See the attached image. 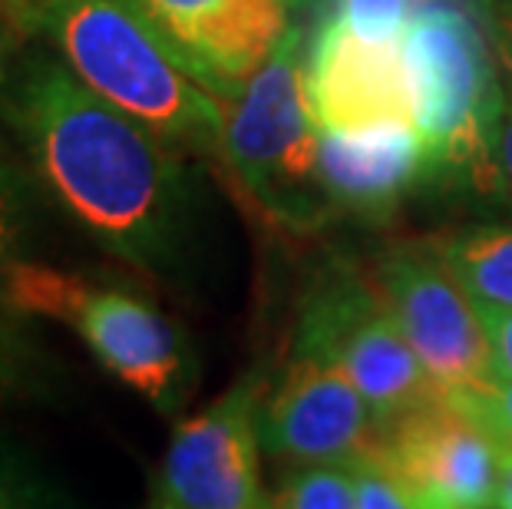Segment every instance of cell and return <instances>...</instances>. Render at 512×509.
<instances>
[{
    "mask_svg": "<svg viewBox=\"0 0 512 509\" xmlns=\"http://www.w3.org/2000/svg\"><path fill=\"white\" fill-rule=\"evenodd\" d=\"M40 186L106 252L139 272H169L192 235L185 159L73 77L63 60H27L4 96Z\"/></svg>",
    "mask_w": 512,
    "mask_h": 509,
    "instance_id": "cell-1",
    "label": "cell"
},
{
    "mask_svg": "<svg viewBox=\"0 0 512 509\" xmlns=\"http://www.w3.org/2000/svg\"><path fill=\"white\" fill-rule=\"evenodd\" d=\"M43 30L73 77L172 146L219 149L225 100L192 77L133 0H47Z\"/></svg>",
    "mask_w": 512,
    "mask_h": 509,
    "instance_id": "cell-2",
    "label": "cell"
},
{
    "mask_svg": "<svg viewBox=\"0 0 512 509\" xmlns=\"http://www.w3.org/2000/svg\"><path fill=\"white\" fill-rule=\"evenodd\" d=\"M318 143L301 30L291 27L245 90L225 100L219 153L255 205L304 232L331 212L318 179Z\"/></svg>",
    "mask_w": 512,
    "mask_h": 509,
    "instance_id": "cell-3",
    "label": "cell"
},
{
    "mask_svg": "<svg viewBox=\"0 0 512 509\" xmlns=\"http://www.w3.org/2000/svg\"><path fill=\"white\" fill-rule=\"evenodd\" d=\"M410 80V119L420 129L433 176H460L489 189L506 77L470 17L423 7L400 34Z\"/></svg>",
    "mask_w": 512,
    "mask_h": 509,
    "instance_id": "cell-4",
    "label": "cell"
},
{
    "mask_svg": "<svg viewBox=\"0 0 512 509\" xmlns=\"http://www.w3.org/2000/svg\"><path fill=\"white\" fill-rule=\"evenodd\" d=\"M294 354L344 371L380 424L443 397L380 288L354 272H334L311 288L298 314Z\"/></svg>",
    "mask_w": 512,
    "mask_h": 509,
    "instance_id": "cell-5",
    "label": "cell"
},
{
    "mask_svg": "<svg viewBox=\"0 0 512 509\" xmlns=\"http://www.w3.org/2000/svg\"><path fill=\"white\" fill-rule=\"evenodd\" d=\"M261 384L245 374L172 433L149 490L162 509H258L271 506L261 480L258 440Z\"/></svg>",
    "mask_w": 512,
    "mask_h": 509,
    "instance_id": "cell-6",
    "label": "cell"
},
{
    "mask_svg": "<svg viewBox=\"0 0 512 509\" xmlns=\"http://www.w3.org/2000/svg\"><path fill=\"white\" fill-rule=\"evenodd\" d=\"M377 288L440 394L499 374L486 324L433 242L387 248L377 262Z\"/></svg>",
    "mask_w": 512,
    "mask_h": 509,
    "instance_id": "cell-7",
    "label": "cell"
},
{
    "mask_svg": "<svg viewBox=\"0 0 512 509\" xmlns=\"http://www.w3.org/2000/svg\"><path fill=\"white\" fill-rule=\"evenodd\" d=\"M374 447L417 493L420 509L496 506L499 443L443 397L384 420Z\"/></svg>",
    "mask_w": 512,
    "mask_h": 509,
    "instance_id": "cell-8",
    "label": "cell"
},
{
    "mask_svg": "<svg viewBox=\"0 0 512 509\" xmlns=\"http://www.w3.org/2000/svg\"><path fill=\"white\" fill-rule=\"evenodd\" d=\"M380 420L334 364L294 354L281 384L258 407V440L281 463L347 460L370 447Z\"/></svg>",
    "mask_w": 512,
    "mask_h": 509,
    "instance_id": "cell-9",
    "label": "cell"
},
{
    "mask_svg": "<svg viewBox=\"0 0 512 509\" xmlns=\"http://www.w3.org/2000/svg\"><path fill=\"white\" fill-rule=\"evenodd\" d=\"M70 324L96 361L156 410L176 414L185 404L195 377L189 341L146 298L123 288H90Z\"/></svg>",
    "mask_w": 512,
    "mask_h": 509,
    "instance_id": "cell-10",
    "label": "cell"
},
{
    "mask_svg": "<svg viewBox=\"0 0 512 509\" xmlns=\"http://www.w3.org/2000/svg\"><path fill=\"white\" fill-rule=\"evenodd\" d=\"M308 96L321 129L410 119V80L400 37L370 40L331 14L311 50Z\"/></svg>",
    "mask_w": 512,
    "mask_h": 509,
    "instance_id": "cell-11",
    "label": "cell"
},
{
    "mask_svg": "<svg viewBox=\"0 0 512 509\" xmlns=\"http://www.w3.org/2000/svg\"><path fill=\"white\" fill-rule=\"evenodd\" d=\"M423 176H433V162L413 119L321 129L318 179L331 209L387 219Z\"/></svg>",
    "mask_w": 512,
    "mask_h": 509,
    "instance_id": "cell-12",
    "label": "cell"
},
{
    "mask_svg": "<svg viewBox=\"0 0 512 509\" xmlns=\"http://www.w3.org/2000/svg\"><path fill=\"white\" fill-rule=\"evenodd\" d=\"M288 10V0H219L166 40L205 90L235 100L291 30Z\"/></svg>",
    "mask_w": 512,
    "mask_h": 509,
    "instance_id": "cell-13",
    "label": "cell"
},
{
    "mask_svg": "<svg viewBox=\"0 0 512 509\" xmlns=\"http://www.w3.org/2000/svg\"><path fill=\"white\" fill-rule=\"evenodd\" d=\"M433 248L476 311H512V225H473Z\"/></svg>",
    "mask_w": 512,
    "mask_h": 509,
    "instance_id": "cell-14",
    "label": "cell"
},
{
    "mask_svg": "<svg viewBox=\"0 0 512 509\" xmlns=\"http://www.w3.org/2000/svg\"><path fill=\"white\" fill-rule=\"evenodd\" d=\"M90 288V281L80 275L60 272V268L34 262V258H20L4 281V311L24 321L57 318L70 324Z\"/></svg>",
    "mask_w": 512,
    "mask_h": 509,
    "instance_id": "cell-15",
    "label": "cell"
},
{
    "mask_svg": "<svg viewBox=\"0 0 512 509\" xmlns=\"http://www.w3.org/2000/svg\"><path fill=\"white\" fill-rule=\"evenodd\" d=\"M271 506L285 509H354L357 480L354 463L347 460H318L291 463L281 473L278 490L271 493Z\"/></svg>",
    "mask_w": 512,
    "mask_h": 509,
    "instance_id": "cell-16",
    "label": "cell"
},
{
    "mask_svg": "<svg viewBox=\"0 0 512 509\" xmlns=\"http://www.w3.org/2000/svg\"><path fill=\"white\" fill-rule=\"evenodd\" d=\"M40 196L34 179L14 162L0 159V311H4V281L20 258H27V245L37 232Z\"/></svg>",
    "mask_w": 512,
    "mask_h": 509,
    "instance_id": "cell-17",
    "label": "cell"
},
{
    "mask_svg": "<svg viewBox=\"0 0 512 509\" xmlns=\"http://www.w3.org/2000/svg\"><path fill=\"white\" fill-rule=\"evenodd\" d=\"M50 391V361L30 338L27 321L0 311V400Z\"/></svg>",
    "mask_w": 512,
    "mask_h": 509,
    "instance_id": "cell-18",
    "label": "cell"
},
{
    "mask_svg": "<svg viewBox=\"0 0 512 509\" xmlns=\"http://www.w3.org/2000/svg\"><path fill=\"white\" fill-rule=\"evenodd\" d=\"M357 480V509H420L417 493L403 483L374 443L351 457Z\"/></svg>",
    "mask_w": 512,
    "mask_h": 509,
    "instance_id": "cell-19",
    "label": "cell"
},
{
    "mask_svg": "<svg viewBox=\"0 0 512 509\" xmlns=\"http://www.w3.org/2000/svg\"><path fill=\"white\" fill-rule=\"evenodd\" d=\"M446 404L463 410L476 420L496 443H512V377L496 374L493 381L479 387H463V391H446Z\"/></svg>",
    "mask_w": 512,
    "mask_h": 509,
    "instance_id": "cell-20",
    "label": "cell"
},
{
    "mask_svg": "<svg viewBox=\"0 0 512 509\" xmlns=\"http://www.w3.org/2000/svg\"><path fill=\"white\" fill-rule=\"evenodd\" d=\"M60 500V490L34 467V460L0 437V509L53 506Z\"/></svg>",
    "mask_w": 512,
    "mask_h": 509,
    "instance_id": "cell-21",
    "label": "cell"
},
{
    "mask_svg": "<svg viewBox=\"0 0 512 509\" xmlns=\"http://www.w3.org/2000/svg\"><path fill=\"white\" fill-rule=\"evenodd\" d=\"M334 17L370 40L400 37L410 20V0H334Z\"/></svg>",
    "mask_w": 512,
    "mask_h": 509,
    "instance_id": "cell-22",
    "label": "cell"
},
{
    "mask_svg": "<svg viewBox=\"0 0 512 509\" xmlns=\"http://www.w3.org/2000/svg\"><path fill=\"white\" fill-rule=\"evenodd\" d=\"M47 0H0V73L30 34L43 27Z\"/></svg>",
    "mask_w": 512,
    "mask_h": 509,
    "instance_id": "cell-23",
    "label": "cell"
},
{
    "mask_svg": "<svg viewBox=\"0 0 512 509\" xmlns=\"http://www.w3.org/2000/svg\"><path fill=\"white\" fill-rule=\"evenodd\" d=\"M489 192L503 196V202L512 209V73H506V103H503V116H499V126H496Z\"/></svg>",
    "mask_w": 512,
    "mask_h": 509,
    "instance_id": "cell-24",
    "label": "cell"
},
{
    "mask_svg": "<svg viewBox=\"0 0 512 509\" xmlns=\"http://www.w3.org/2000/svg\"><path fill=\"white\" fill-rule=\"evenodd\" d=\"M133 4L162 30V37H172V34H179L189 20L199 17L202 10L219 4V0H133Z\"/></svg>",
    "mask_w": 512,
    "mask_h": 509,
    "instance_id": "cell-25",
    "label": "cell"
},
{
    "mask_svg": "<svg viewBox=\"0 0 512 509\" xmlns=\"http://www.w3.org/2000/svg\"><path fill=\"white\" fill-rule=\"evenodd\" d=\"M486 27L493 34V50L503 70L512 73V0H486L483 4Z\"/></svg>",
    "mask_w": 512,
    "mask_h": 509,
    "instance_id": "cell-26",
    "label": "cell"
},
{
    "mask_svg": "<svg viewBox=\"0 0 512 509\" xmlns=\"http://www.w3.org/2000/svg\"><path fill=\"white\" fill-rule=\"evenodd\" d=\"M479 318H483L489 341H493L499 374L512 377V311H479Z\"/></svg>",
    "mask_w": 512,
    "mask_h": 509,
    "instance_id": "cell-27",
    "label": "cell"
},
{
    "mask_svg": "<svg viewBox=\"0 0 512 509\" xmlns=\"http://www.w3.org/2000/svg\"><path fill=\"white\" fill-rule=\"evenodd\" d=\"M496 506L512 509V443H499V490Z\"/></svg>",
    "mask_w": 512,
    "mask_h": 509,
    "instance_id": "cell-28",
    "label": "cell"
},
{
    "mask_svg": "<svg viewBox=\"0 0 512 509\" xmlns=\"http://www.w3.org/2000/svg\"><path fill=\"white\" fill-rule=\"evenodd\" d=\"M291 7H301V4H308V0H288Z\"/></svg>",
    "mask_w": 512,
    "mask_h": 509,
    "instance_id": "cell-29",
    "label": "cell"
}]
</instances>
